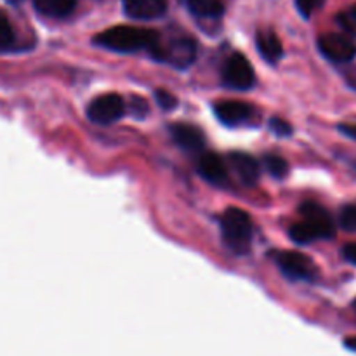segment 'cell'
Returning <instances> with one entry per match:
<instances>
[{
	"instance_id": "cell-1",
	"label": "cell",
	"mask_w": 356,
	"mask_h": 356,
	"mask_svg": "<svg viewBox=\"0 0 356 356\" xmlns=\"http://www.w3.org/2000/svg\"><path fill=\"white\" fill-rule=\"evenodd\" d=\"M160 42L156 31L148 30V28L138 26H113L110 30H104L103 33L94 37V44L99 47L110 49L115 52H138L146 49L152 51Z\"/></svg>"
},
{
	"instance_id": "cell-2",
	"label": "cell",
	"mask_w": 356,
	"mask_h": 356,
	"mask_svg": "<svg viewBox=\"0 0 356 356\" xmlns=\"http://www.w3.org/2000/svg\"><path fill=\"white\" fill-rule=\"evenodd\" d=\"M302 221L291 228V238L299 245H306L315 240H325L334 236V222L329 212L316 204H302Z\"/></svg>"
},
{
	"instance_id": "cell-3",
	"label": "cell",
	"mask_w": 356,
	"mask_h": 356,
	"mask_svg": "<svg viewBox=\"0 0 356 356\" xmlns=\"http://www.w3.org/2000/svg\"><path fill=\"white\" fill-rule=\"evenodd\" d=\"M221 229L225 243L236 254L249 252L252 243V219L242 209H226L221 219Z\"/></svg>"
},
{
	"instance_id": "cell-4",
	"label": "cell",
	"mask_w": 356,
	"mask_h": 356,
	"mask_svg": "<svg viewBox=\"0 0 356 356\" xmlns=\"http://www.w3.org/2000/svg\"><path fill=\"white\" fill-rule=\"evenodd\" d=\"M149 52L174 68H188L197 59V42L190 37L172 38L169 44L159 42Z\"/></svg>"
},
{
	"instance_id": "cell-5",
	"label": "cell",
	"mask_w": 356,
	"mask_h": 356,
	"mask_svg": "<svg viewBox=\"0 0 356 356\" xmlns=\"http://www.w3.org/2000/svg\"><path fill=\"white\" fill-rule=\"evenodd\" d=\"M125 113V103L118 94H103L96 97L87 108V117L90 122L99 125H110L120 120Z\"/></svg>"
},
{
	"instance_id": "cell-6",
	"label": "cell",
	"mask_w": 356,
	"mask_h": 356,
	"mask_svg": "<svg viewBox=\"0 0 356 356\" xmlns=\"http://www.w3.org/2000/svg\"><path fill=\"white\" fill-rule=\"evenodd\" d=\"M254 80H256V73H254L249 59L242 54H236V52L229 56L228 61L225 63V68H222L225 86H228L229 89L247 90L254 86Z\"/></svg>"
},
{
	"instance_id": "cell-7",
	"label": "cell",
	"mask_w": 356,
	"mask_h": 356,
	"mask_svg": "<svg viewBox=\"0 0 356 356\" xmlns=\"http://www.w3.org/2000/svg\"><path fill=\"white\" fill-rule=\"evenodd\" d=\"M318 47L327 59L337 65H346L356 58V44L350 35L325 33L318 38Z\"/></svg>"
},
{
	"instance_id": "cell-8",
	"label": "cell",
	"mask_w": 356,
	"mask_h": 356,
	"mask_svg": "<svg viewBox=\"0 0 356 356\" xmlns=\"http://www.w3.org/2000/svg\"><path fill=\"white\" fill-rule=\"evenodd\" d=\"M275 261H277L282 273L291 278V280H315L316 268L313 261L308 256H305V254L296 252V250L278 252L275 256Z\"/></svg>"
},
{
	"instance_id": "cell-9",
	"label": "cell",
	"mask_w": 356,
	"mask_h": 356,
	"mask_svg": "<svg viewBox=\"0 0 356 356\" xmlns=\"http://www.w3.org/2000/svg\"><path fill=\"white\" fill-rule=\"evenodd\" d=\"M124 10L132 19H159L167 13V2L165 0H124Z\"/></svg>"
},
{
	"instance_id": "cell-10",
	"label": "cell",
	"mask_w": 356,
	"mask_h": 356,
	"mask_svg": "<svg viewBox=\"0 0 356 356\" xmlns=\"http://www.w3.org/2000/svg\"><path fill=\"white\" fill-rule=\"evenodd\" d=\"M214 113L225 125H240L252 117L254 108L243 101H221L214 104Z\"/></svg>"
},
{
	"instance_id": "cell-11",
	"label": "cell",
	"mask_w": 356,
	"mask_h": 356,
	"mask_svg": "<svg viewBox=\"0 0 356 356\" xmlns=\"http://www.w3.org/2000/svg\"><path fill=\"white\" fill-rule=\"evenodd\" d=\"M198 172L209 183L216 186H226L228 184V170L221 156L216 153H204L198 160Z\"/></svg>"
},
{
	"instance_id": "cell-12",
	"label": "cell",
	"mask_w": 356,
	"mask_h": 356,
	"mask_svg": "<svg viewBox=\"0 0 356 356\" xmlns=\"http://www.w3.org/2000/svg\"><path fill=\"white\" fill-rule=\"evenodd\" d=\"M170 136L174 143L184 152H200L205 146L204 132L190 124H176L170 127Z\"/></svg>"
},
{
	"instance_id": "cell-13",
	"label": "cell",
	"mask_w": 356,
	"mask_h": 356,
	"mask_svg": "<svg viewBox=\"0 0 356 356\" xmlns=\"http://www.w3.org/2000/svg\"><path fill=\"white\" fill-rule=\"evenodd\" d=\"M228 160L242 183L254 184L257 179H259V163H257L256 159L250 156L249 153H243V152L229 153Z\"/></svg>"
},
{
	"instance_id": "cell-14",
	"label": "cell",
	"mask_w": 356,
	"mask_h": 356,
	"mask_svg": "<svg viewBox=\"0 0 356 356\" xmlns=\"http://www.w3.org/2000/svg\"><path fill=\"white\" fill-rule=\"evenodd\" d=\"M256 44L261 56H263L268 63H271V65H277L282 59V56H284V45H282L280 38H278V35L275 33V31L261 30L259 33H257Z\"/></svg>"
},
{
	"instance_id": "cell-15",
	"label": "cell",
	"mask_w": 356,
	"mask_h": 356,
	"mask_svg": "<svg viewBox=\"0 0 356 356\" xmlns=\"http://www.w3.org/2000/svg\"><path fill=\"white\" fill-rule=\"evenodd\" d=\"M79 0H33L35 9L49 17H65L73 13Z\"/></svg>"
},
{
	"instance_id": "cell-16",
	"label": "cell",
	"mask_w": 356,
	"mask_h": 356,
	"mask_svg": "<svg viewBox=\"0 0 356 356\" xmlns=\"http://www.w3.org/2000/svg\"><path fill=\"white\" fill-rule=\"evenodd\" d=\"M186 3L191 13L207 19H218L225 13L222 0H186Z\"/></svg>"
},
{
	"instance_id": "cell-17",
	"label": "cell",
	"mask_w": 356,
	"mask_h": 356,
	"mask_svg": "<svg viewBox=\"0 0 356 356\" xmlns=\"http://www.w3.org/2000/svg\"><path fill=\"white\" fill-rule=\"evenodd\" d=\"M14 44H16V33L13 24L3 14H0V52L10 51Z\"/></svg>"
},
{
	"instance_id": "cell-18",
	"label": "cell",
	"mask_w": 356,
	"mask_h": 356,
	"mask_svg": "<svg viewBox=\"0 0 356 356\" xmlns=\"http://www.w3.org/2000/svg\"><path fill=\"white\" fill-rule=\"evenodd\" d=\"M264 167H266L268 172L271 174L273 177H284L287 176L289 172V163L285 162V159L278 155H266L263 159Z\"/></svg>"
},
{
	"instance_id": "cell-19",
	"label": "cell",
	"mask_w": 356,
	"mask_h": 356,
	"mask_svg": "<svg viewBox=\"0 0 356 356\" xmlns=\"http://www.w3.org/2000/svg\"><path fill=\"white\" fill-rule=\"evenodd\" d=\"M339 225L346 232H356V205H346V207H343V211L339 214Z\"/></svg>"
},
{
	"instance_id": "cell-20",
	"label": "cell",
	"mask_w": 356,
	"mask_h": 356,
	"mask_svg": "<svg viewBox=\"0 0 356 356\" xmlns=\"http://www.w3.org/2000/svg\"><path fill=\"white\" fill-rule=\"evenodd\" d=\"M325 0H296V6H298L299 13L305 17H309L316 9L323 6Z\"/></svg>"
},
{
	"instance_id": "cell-21",
	"label": "cell",
	"mask_w": 356,
	"mask_h": 356,
	"mask_svg": "<svg viewBox=\"0 0 356 356\" xmlns=\"http://www.w3.org/2000/svg\"><path fill=\"white\" fill-rule=\"evenodd\" d=\"M337 19H339V23L343 24L344 30L350 31L351 35H356V6L351 7L350 10H346V13L341 14Z\"/></svg>"
},
{
	"instance_id": "cell-22",
	"label": "cell",
	"mask_w": 356,
	"mask_h": 356,
	"mask_svg": "<svg viewBox=\"0 0 356 356\" xmlns=\"http://www.w3.org/2000/svg\"><path fill=\"white\" fill-rule=\"evenodd\" d=\"M156 103L160 104L162 110H174V106L177 104V99L167 90H156Z\"/></svg>"
},
{
	"instance_id": "cell-23",
	"label": "cell",
	"mask_w": 356,
	"mask_h": 356,
	"mask_svg": "<svg viewBox=\"0 0 356 356\" xmlns=\"http://www.w3.org/2000/svg\"><path fill=\"white\" fill-rule=\"evenodd\" d=\"M270 127L271 131H273L277 136H280V138H285V136L292 134V127L287 124V122L282 120V118H271Z\"/></svg>"
},
{
	"instance_id": "cell-24",
	"label": "cell",
	"mask_w": 356,
	"mask_h": 356,
	"mask_svg": "<svg viewBox=\"0 0 356 356\" xmlns=\"http://www.w3.org/2000/svg\"><path fill=\"white\" fill-rule=\"evenodd\" d=\"M343 256H344V259L348 261V263L355 264V266H356V242L355 243H350V245L344 247Z\"/></svg>"
},
{
	"instance_id": "cell-25",
	"label": "cell",
	"mask_w": 356,
	"mask_h": 356,
	"mask_svg": "<svg viewBox=\"0 0 356 356\" xmlns=\"http://www.w3.org/2000/svg\"><path fill=\"white\" fill-rule=\"evenodd\" d=\"M344 79H346L348 86L353 87V89L356 90V66H351V68L344 73Z\"/></svg>"
},
{
	"instance_id": "cell-26",
	"label": "cell",
	"mask_w": 356,
	"mask_h": 356,
	"mask_svg": "<svg viewBox=\"0 0 356 356\" xmlns=\"http://www.w3.org/2000/svg\"><path fill=\"white\" fill-rule=\"evenodd\" d=\"M339 131L343 132L344 136H348V138L355 139L356 141V125H341Z\"/></svg>"
},
{
	"instance_id": "cell-27",
	"label": "cell",
	"mask_w": 356,
	"mask_h": 356,
	"mask_svg": "<svg viewBox=\"0 0 356 356\" xmlns=\"http://www.w3.org/2000/svg\"><path fill=\"white\" fill-rule=\"evenodd\" d=\"M344 344H346L350 350H355L356 351V337H350V339L344 341Z\"/></svg>"
},
{
	"instance_id": "cell-28",
	"label": "cell",
	"mask_w": 356,
	"mask_h": 356,
	"mask_svg": "<svg viewBox=\"0 0 356 356\" xmlns=\"http://www.w3.org/2000/svg\"><path fill=\"white\" fill-rule=\"evenodd\" d=\"M13 2H19V0H13Z\"/></svg>"
},
{
	"instance_id": "cell-29",
	"label": "cell",
	"mask_w": 356,
	"mask_h": 356,
	"mask_svg": "<svg viewBox=\"0 0 356 356\" xmlns=\"http://www.w3.org/2000/svg\"><path fill=\"white\" fill-rule=\"evenodd\" d=\"M355 308H356V301H355Z\"/></svg>"
}]
</instances>
